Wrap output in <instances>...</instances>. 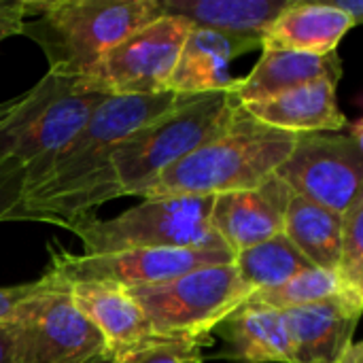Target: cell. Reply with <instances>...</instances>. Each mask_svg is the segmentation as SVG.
Instances as JSON below:
<instances>
[{
  "mask_svg": "<svg viewBox=\"0 0 363 363\" xmlns=\"http://www.w3.org/2000/svg\"><path fill=\"white\" fill-rule=\"evenodd\" d=\"M183 96L162 91L104 98L4 221H45L70 230L94 217L104 202L121 198L111 164L115 149L130 134L170 111Z\"/></svg>",
  "mask_w": 363,
  "mask_h": 363,
  "instance_id": "6da1fadb",
  "label": "cell"
},
{
  "mask_svg": "<svg viewBox=\"0 0 363 363\" xmlns=\"http://www.w3.org/2000/svg\"><path fill=\"white\" fill-rule=\"evenodd\" d=\"M296 136L259 123L240 104L223 132L164 170L140 198L219 196L255 189L274 177L289 157Z\"/></svg>",
  "mask_w": 363,
  "mask_h": 363,
  "instance_id": "7a4b0ae2",
  "label": "cell"
},
{
  "mask_svg": "<svg viewBox=\"0 0 363 363\" xmlns=\"http://www.w3.org/2000/svg\"><path fill=\"white\" fill-rule=\"evenodd\" d=\"M21 34L32 38L57 77H85L134 30L162 17L157 0L26 2Z\"/></svg>",
  "mask_w": 363,
  "mask_h": 363,
  "instance_id": "3957f363",
  "label": "cell"
},
{
  "mask_svg": "<svg viewBox=\"0 0 363 363\" xmlns=\"http://www.w3.org/2000/svg\"><path fill=\"white\" fill-rule=\"evenodd\" d=\"M108 98L77 77L47 72L0 119V162L26 168V191L47 172L53 157L74 138L91 111Z\"/></svg>",
  "mask_w": 363,
  "mask_h": 363,
  "instance_id": "277c9868",
  "label": "cell"
},
{
  "mask_svg": "<svg viewBox=\"0 0 363 363\" xmlns=\"http://www.w3.org/2000/svg\"><path fill=\"white\" fill-rule=\"evenodd\" d=\"M238 108L234 91L185 94L170 111L130 134L111 157L121 196H140L164 170L223 132Z\"/></svg>",
  "mask_w": 363,
  "mask_h": 363,
  "instance_id": "5b68a950",
  "label": "cell"
},
{
  "mask_svg": "<svg viewBox=\"0 0 363 363\" xmlns=\"http://www.w3.org/2000/svg\"><path fill=\"white\" fill-rule=\"evenodd\" d=\"M213 196L151 198L113 217H89L74 232L85 255H104L134 249H213L228 251L211 228Z\"/></svg>",
  "mask_w": 363,
  "mask_h": 363,
  "instance_id": "8992f818",
  "label": "cell"
},
{
  "mask_svg": "<svg viewBox=\"0 0 363 363\" xmlns=\"http://www.w3.org/2000/svg\"><path fill=\"white\" fill-rule=\"evenodd\" d=\"M125 291L143 311L155 336L189 340L211 338V332L251 296L234 264L198 268L166 283Z\"/></svg>",
  "mask_w": 363,
  "mask_h": 363,
  "instance_id": "52a82bcc",
  "label": "cell"
},
{
  "mask_svg": "<svg viewBox=\"0 0 363 363\" xmlns=\"http://www.w3.org/2000/svg\"><path fill=\"white\" fill-rule=\"evenodd\" d=\"M6 325L17 363H85L108 351L100 332L74 308L68 289L51 279L40 294L15 311Z\"/></svg>",
  "mask_w": 363,
  "mask_h": 363,
  "instance_id": "ba28073f",
  "label": "cell"
},
{
  "mask_svg": "<svg viewBox=\"0 0 363 363\" xmlns=\"http://www.w3.org/2000/svg\"><path fill=\"white\" fill-rule=\"evenodd\" d=\"M189 30V21L162 15L115 45L81 81L106 96L170 91V79Z\"/></svg>",
  "mask_w": 363,
  "mask_h": 363,
  "instance_id": "9c48e42d",
  "label": "cell"
},
{
  "mask_svg": "<svg viewBox=\"0 0 363 363\" xmlns=\"http://www.w3.org/2000/svg\"><path fill=\"white\" fill-rule=\"evenodd\" d=\"M291 194L342 215L363 196L359 125L349 134H298L289 157L274 172Z\"/></svg>",
  "mask_w": 363,
  "mask_h": 363,
  "instance_id": "30bf717a",
  "label": "cell"
},
{
  "mask_svg": "<svg viewBox=\"0 0 363 363\" xmlns=\"http://www.w3.org/2000/svg\"><path fill=\"white\" fill-rule=\"evenodd\" d=\"M230 251L213 249H134L104 255H72L55 251L47 279L62 287L74 283H111L123 289L147 287L179 279L206 266L232 264Z\"/></svg>",
  "mask_w": 363,
  "mask_h": 363,
  "instance_id": "8fae6325",
  "label": "cell"
},
{
  "mask_svg": "<svg viewBox=\"0 0 363 363\" xmlns=\"http://www.w3.org/2000/svg\"><path fill=\"white\" fill-rule=\"evenodd\" d=\"M289 198V187L274 174L255 189L213 196L208 221L223 247L236 255L283 234Z\"/></svg>",
  "mask_w": 363,
  "mask_h": 363,
  "instance_id": "7c38bea8",
  "label": "cell"
},
{
  "mask_svg": "<svg viewBox=\"0 0 363 363\" xmlns=\"http://www.w3.org/2000/svg\"><path fill=\"white\" fill-rule=\"evenodd\" d=\"M362 311L363 296L353 291L283 311L294 363H338L353 342Z\"/></svg>",
  "mask_w": 363,
  "mask_h": 363,
  "instance_id": "4fadbf2b",
  "label": "cell"
},
{
  "mask_svg": "<svg viewBox=\"0 0 363 363\" xmlns=\"http://www.w3.org/2000/svg\"><path fill=\"white\" fill-rule=\"evenodd\" d=\"M259 49L262 40L257 38L191 28L172 72L170 91L191 96L211 91H236L240 79L230 70L232 60Z\"/></svg>",
  "mask_w": 363,
  "mask_h": 363,
  "instance_id": "5bb4252c",
  "label": "cell"
},
{
  "mask_svg": "<svg viewBox=\"0 0 363 363\" xmlns=\"http://www.w3.org/2000/svg\"><path fill=\"white\" fill-rule=\"evenodd\" d=\"M338 81L340 79L336 77L317 79L279 94L277 98L242 104V108L259 123L291 134L345 130L349 128V121L338 108Z\"/></svg>",
  "mask_w": 363,
  "mask_h": 363,
  "instance_id": "9a60e30c",
  "label": "cell"
},
{
  "mask_svg": "<svg viewBox=\"0 0 363 363\" xmlns=\"http://www.w3.org/2000/svg\"><path fill=\"white\" fill-rule=\"evenodd\" d=\"M225 351L221 357L236 363H294L291 340L281 311L245 302L215 330Z\"/></svg>",
  "mask_w": 363,
  "mask_h": 363,
  "instance_id": "2e32d148",
  "label": "cell"
},
{
  "mask_svg": "<svg viewBox=\"0 0 363 363\" xmlns=\"http://www.w3.org/2000/svg\"><path fill=\"white\" fill-rule=\"evenodd\" d=\"M340 74L342 64L336 51L328 55H313L291 49L262 47L259 62L245 79H240L234 96L240 104L264 102L317 79H340Z\"/></svg>",
  "mask_w": 363,
  "mask_h": 363,
  "instance_id": "e0dca14e",
  "label": "cell"
},
{
  "mask_svg": "<svg viewBox=\"0 0 363 363\" xmlns=\"http://www.w3.org/2000/svg\"><path fill=\"white\" fill-rule=\"evenodd\" d=\"M66 289L74 308L100 332L108 353L155 336L147 317L123 287L111 283H74Z\"/></svg>",
  "mask_w": 363,
  "mask_h": 363,
  "instance_id": "ac0fdd59",
  "label": "cell"
},
{
  "mask_svg": "<svg viewBox=\"0 0 363 363\" xmlns=\"http://www.w3.org/2000/svg\"><path fill=\"white\" fill-rule=\"evenodd\" d=\"M353 28L355 21L328 2L289 0L266 32L262 47L328 55Z\"/></svg>",
  "mask_w": 363,
  "mask_h": 363,
  "instance_id": "d6986e66",
  "label": "cell"
},
{
  "mask_svg": "<svg viewBox=\"0 0 363 363\" xmlns=\"http://www.w3.org/2000/svg\"><path fill=\"white\" fill-rule=\"evenodd\" d=\"M289 0H157L162 15L181 17L191 28H206L264 43L266 32Z\"/></svg>",
  "mask_w": 363,
  "mask_h": 363,
  "instance_id": "ffe728a7",
  "label": "cell"
},
{
  "mask_svg": "<svg viewBox=\"0 0 363 363\" xmlns=\"http://www.w3.org/2000/svg\"><path fill=\"white\" fill-rule=\"evenodd\" d=\"M283 236L313 268L338 272L342 245V215L291 194L283 221Z\"/></svg>",
  "mask_w": 363,
  "mask_h": 363,
  "instance_id": "44dd1931",
  "label": "cell"
},
{
  "mask_svg": "<svg viewBox=\"0 0 363 363\" xmlns=\"http://www.w3.org/2000/svg\"><path fill=\"white\" fill-rule=\"evenodd\" d=\"M232 264L251 294L279 287L313 268L283 234L236 253Z\"/></svg>",
  "mask_w": 363,
  "mask_h": 363,
  "instance_id": "7402d4cb",
  "label": "cell"
},
{
  "mask_svg": "<svg viewBox=\"0 0 363 363\" xmlns=\"http://www.w3.org/2000/svg\"><path fill=\"white\" fill-rule=\"evenodd\" d=\"M345 291H351V289L347 287V283L342 281V277L338 272L311 268L279 287L251 294L247 302L270 306V308L283 313L289 308H298V306H306V304H315V302L340 296Z\"/></svg>",
  "mask_w": 363,
  "mask_h": 363,
  "instance_id": "603a6c76",
  "label": "cell"
},
{
  "mask_svg": "<svg viewBox=\"0 0 363 363\" xmlns=\"http://www.w3.org/2000/svg\"><path fill=\"white\" fill-rule=\"evenodd\" d=\"M213 345L211 338H166L149 336L123 351L113 353V363H202V349Z\"/></svg>",
  "mask_w": 363,
  "mask_h": 363,
  "instance_id": "cb8c5ba5",
  "label": "cell"
},
{
  "mask_svg": "<svg viewBox=\"0 0 363 363\" xmlns=\"http://www.w3.org/2000/svg\"><path fill=\"white\" fill-rule=\"evenodd\" d=\"M338 274L351 291L363 296V196L342 213Z\"/></svg>",
  "mask_w": 363,
  "mask_h": 363,
  "instance_id": "d4e9b609",
  "label": "cell"
},
{
  "mask_svg": "<svg viewBox=\"0 0 363 363\" xmlns=\"http://www.w3.org/2000/svg\"><path fill=\"white\" fill-rule=\"evenodd\" d=\"M26 194V168L19 162H0V221L17 206Z\"/></svg>",
  "mask_w": 363,
  "mask_h": 363,
  "instance_id": "484cf974",
  "label": "cell"
},
{
  "mask_svg": "<svg viewBox=\"0 0 363 363\" xmlns=\"http://www.w3.org/2000/svg\"><path fill=\"white\" fill-rule=\"evenodd\" d=\"M45 287H47L45 277L38 279V281H32V283H23V285L0 287V323H6L26 300L40 294Z\"/></svg>",
  "mask_w": 363,
  "mask_h": 363,
  "instance_id": "4316f807",
  "label": "cell"
},
{
  "mask_svg": "<svg viewBox=\"0 0 363 363\" xmlns=\"http://www.w3.org/2000/svg\"><path fill=\"white\" fill-rule=\"evenodd\" d=\"M26 15V2H6L0 0V43L15 34H21Z\"/></svg>",
  "mask_w": 363,
  "mask_h": 363,
  "instance_id": "83f0119b",
  "label": "cell"
},
{
  "mask_svg": "<svg viewBox=\"0 0 363 363\" xmlns=\"http://www.w3.org/2000/svg\"><path fill=\"white\" fill-rule=\"evenodd\" d=\"M0 363H17L15 359V347H13V334L6 323H0Z\"/></svg>",
  "mask_w": 363,
  "mask_h": 363,
  "instance_id": "f1b7e54d",
  "label": "cell"
},
{
  "mask_svg": "<svg viewBox=\"0 0 363 363\" xmlns=\"http://www.w3.org/2000/svg\"><path fill=\"white\" fill-rule=\"evenodd\" d=\"M328 4H332V6H334V9H338L340 13L349 15V17L355 21V26H359V23L363 21L362 0H334V2H328Z\"/></svg>",
  "mask_w": 363,
  "mask_h": 363,
  "instance_id": "f546056e",
  "label": "cell"
},
{
  "mask_svg": "<svg viewBox=\"0 0 363 363\" xmlns=\"http://www.w3.org/2000/svg\"><path fill=\"white\" fill-rule=\"evenodd\" d=\"M338 363H363V347L362 342H351L347 347V351L342 353V357L338 359Z\"/></svg>",
  "mask_w": 363,
  "mask_h": 363,
  "instance_id": "4dcf8cb0",
  "label": "cell"
},
{
  "mask_svg": "<svg viewBox=\"0 0 363 363\" xmlns=\"http://www.w3.org/2000/svg\"><path fill=\"white\" fill-rule=\"evenodd\" d=\"M85 363H113V353H100V355H96V357H91L89 362Z\"/></svg>",
  "mask_w": 363,
  "mask_h": 363,
  "instance_id": "1f68e13d",
  "label": "cell"
},
{
  "mask_svg": "<svg viewBox=\"0 0 363 363\" xmlns=\"http://www.w3.org/2000/svg\"><path fill=\"white\" fill-rule=\"evenodd\" d=\"M15 104H17V98H11V100H6V102H0V119H2Z\"/></svg>",
  "mask_w": 363,
  "mask_h": 363,
  "instance_id": "d6a6232c",
  "label": "cell"
}]
</instances>
